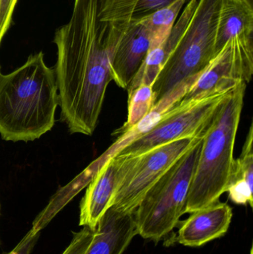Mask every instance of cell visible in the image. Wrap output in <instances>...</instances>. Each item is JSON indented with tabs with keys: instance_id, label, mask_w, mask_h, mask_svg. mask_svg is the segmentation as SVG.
<instances>
[{
	"instance_id": "cell-8",
	"label": "cell",
	"mask_w": 253,
	"mask_h": 254,
	"mask_svg": "<svg viewBox=\"0 0 253 254\" xmlns=\"http://www.w3.org/2000/svg\"><path fill=\"white\" fill-rule=\"evenodd\" d=\"M253 74V34L238 36L226 43L179 101L230 92L242 82L248 84Z\"/></svg>"
},
{
	"instance_id": "cell-9",
	"label": "cell",
	"mask_w": 253,
	"mask_h": 254,
	"mask_svg": "<svg viewBox=\"0 0 253 254\" xmlns=\"http://www.w3.org/2000/svg\"><path fill=\"white\" fill-rule=\"evenodd\" d=\"M233 219V209L227 203L211 204L191 213L181 224L175 241L188 247H201L225 235Z\"/></svg>"
},
{
	"instance_id": "cell-11",
	"label": "cell",
	"mask_w": 253,
	"mask_h": 254,
	"mask_svg": "<svg viewBox=\"0 0 253 254\" xmlns=\"http://www.w3.org/2000/svg\"><path fill=\"white\" fill-rule=\"evenodd\" d=\"M116 166L108 158L92 178L80 207V225L95 231L102 216L111 207L116 188Z\"/></svg>"
},
{
	"instance_id": "cell-15",
	"label": "cell",
	"mask_w": 253,
	"mask_h": 254,
	"mask_svg": "<svg viewBox=\"0 0 253 254\" xmlns=\"http://www.w3.org/2000/svg\"><path fill=\"white\" fill-rule=\"evenodd\" d=\"M251 34H253V4L247 0H223L217 31V54L231 39Z\"/></svg>"
},
{
	"instance_id": "cell-10",
	"label": "cell",
	"mask_w": 253,
	"mask_h": 254,
	"mask_svg": "<svg viewBox=\"0 0 253 254\" xmlns=\"http://www.w3.org/2000/svg\"><path fill=\"white\" fill-rule=\"evenodd\" d=\"M152 39L151 32L142 20H132L111 65V80L119 87L127 89L151 48Z\"/></svg>"
},
{
	"instance_id": "cell-4",
	"label": "cell",
	"mask_w": 253,
	"mask_h": 254,
	"mask_svg": "<svg viewBox=\"0 0 253 254\" xmlns=\"http://www.w3.org/2000/svg\"><path fill=\"white\" fill-rule=\"evenodd\" d=\"M202 144L201 139L146 194L133 213L138 235L158 243L180 224Z\"/></svg>"
},
{
	"instance_id": "cell-7",
	"label": "cell",
	"mask_w": 253,
	"mask_h": 254,
	"mask_svg": "<svg viewBox=\"0 0 253 254\" xmlns=\"http://www.w3.org/2000/svg\"><path fill=\"white\" fill-rule=\"evenodd\" d=\"M230 92L187 102L179 101L149 131L134 139L116 155H139L184 137L203 138Z\"/></svg>"
},
{
	"instance_id": "cell-2",
	"label": "cell",
	"mask_w": 253,
	"mask_h": 254,
	"mask_svg": "<svg viewBox=\"0 0 253 254\" xmlns=\"http://www.w3.org/2000/svg\"><path fill=\"white\" fill-rule=\"evenodd\" d=\"M59 105L53 68L43 52L13 72H0V134L7 141H32L53 128Z\"/></svg>"
},
{
	"instance_id": "cell-16",
	"label": "cell",
	"mask_w": 253,
	"mask_h": 254,
	"mask_svg": "<svg viewBox=\"0 0 253 254\" xmlns=\"http://www.w3.org/2000/svg\"><path fill=\"white\" fill-rule=\"evenodd\" d=\"M187 1L177 0L141 19L148 27L152 37L150 49L160 44L169 36L183 6Z\"/></svg>"
},
{
	"instance_id": "cell-12",
	"label": "cell",
	"mask_w": 253,
	"mask_h": 254,
	"mask_svg": "<svg viewBox=\"0 0 253 254\" xmlns=\"http://www.w3.org/2000/svg\"><path fill=\"white\" fill-rule=\"evenodd\" d=\"M198 0H190L175 22L169 36L162 43L150 49L142 65L128 86V95L141 85L153 86L163 65L175 50L197 6Z\"/></svg>"
},
{
	"instance_id": "cell-20",
	"label": "cell",
	"mask_w": 253,
	"mask_h": 254,
	"mask_svg": "<svg viewBox=\"0 0 253 254\" xmlns=\"http://www.w3.org/2000/svg\"><path fill=\"white\" fill-rule=\"evenodd\" d=\"M18 0H0V44L11 23Z\"/></svg>"
},
{
	"instance_id": "cell-23",
	"label": "cell",
	"mask_w": 253,
	"mask_h": 254,
	"mask_svg": "<svg viewBox=\"0 0 253 254\" xmlns=\"http://www.w3.org/2000/svg\"></svg>"
},
{
	"instance_id": "cell-17",
	"label": "cell",
	"mask_w": 253,
	"mask_h": 254,
	"mask_svg": "<svg viewBox=\"0 0 253 254\" xmlns=\"http://www.w3.org/2000/svg\"><path fill=\"white\" fill-rule=\"evenodd\" d=\"M154 104L155 98L152 86L141 85L136 88L128 95L127 120L116 132L121 135L138 125L150 113Z\"/></svg>"
},
{
	"instance_id": "cell-5",
	"label": "cell",
	"mask_w": 253,
	"mask_h": 254,
	"mask_svg": "<svg viewBox=\"0 0 253 254\" xmlns=\"http://www.w3.org/2000/svg\"><path fill=\"white\" fill-rule=\"evenodd\" d=\"M223 0H198L185 32L152 86L155 104L183 82L202 72L217 55Z\"/></svg>"
},
{
	"instance_id": "cell-1",
	"label": "cell",
	"mask_w": 253,
	"mask_h": 254,
	"mask_svg": "<svg viewBox=\"0 0 253 254\" xmlns=\"http://www.w3.org/2000/svg\"><path fill=\"white\" fill-rule=\"evenodd\" d=\"M137 1L74 0L69 21L55 32L59 104L71 133L92 135L98 126L114 55Z\"/></svg>"
},
{
	"instance_id": "cell-3",
	"label": "cell",
	"mask_w": 253,
	"mask_h": 254,
	"mask_svg": "<svg viewBox=\"0 0 253 254\" xmlns=\"http://www.w3.org/2000/svg\"><path fill=\"white\" fill-rule=\"evenodd\" d=\"M247 85L242 82L230 92L202 139L199 161L187 197L186 213L218 202L227 191L235 160V143Z\"/></svg>"
},
{
	"instance_id": "cell-22",
	"label": "cell",
	"mask_w": 253,
	"mask_h": 254,
	"mask_svg": "<svg viewBox=\"0 0 253 254\" xmlns=\"http://www.w3.org/2000/svg\"><path fill=\"white\" fill-rule=\"evenodd\" d=\"M250 254H253V246H252V247H251V252H250Z\"/></svg>"
},
{
	"instance_id": "cell-21",
	"label": "cell",
	"mask_w": 253,
	"mask_h": 254,
	"mask_svg": "<svg viewBox=\"0 0 253 254\" xmlns=\"http://www.w3.org/2000/svg\"><path fill=\"white\" fill-rule=\"evenodd\" d=\"M40 235V232H33L30 230L13 250L4 254H31L37 245Z\"/></svg>"
},
{
	"instance_id": "cell-19",
	"label": "cell",
	"mask_w": 253,
	"mask_h": 254,
	"mask_svg": "<svg viewBox=\"0 0 253 254\" xmlns=\"http://www.w3.org/2000/svg\"><path fill=\"white\" fill-rule=\"evenodd\" d=\"M177 0H138L134 10L132 21H139L156 10L172 4Z\"/></svg>"
},
{
	"instance_id": "cell-13",
	"label": "cell",
	"mask_w": 253,
	"mask_h": 254,
	"mask_svg": "<svg viewBox=\"0 0 253 254\" xmlns=\"http://www.w3.org/2000/svg\"><path fill=\"white\" fill-rule=\"evenodd\" d=\"M133 213L121 214L108 209L98 223L84 254H124L138 235Z\"/></svg>"
},
{
	"instance_id": "cell-18",
	"label": "cell",
	"mask_w": 253,
	"mask_h": 254,
	"mask_svg": "<svg viewBox=\"0 0 253 254\" xmlns=\"http://www.w3.org/2000/svg\"><path fill=\"white\" fill-rule=\"evenodd\" d=\"M95 231L83 227L78 232L73 234L72 240L62 254H84L90 246Z\"/></svg>"
},
{
	"instance_id": "cell-6",
	"label": "cell",
	"mask_w": 253,
	"mask_h": 254,
	"mask_svg": "<svg viewBox=\"0 0 253 254\" xmlns=\"http://www.w3.org/2000/svg\"><path fill=\"white\" fill-rule=\"evenodd\" d=\"M199 140L184 137L139 155L112 157L117 170L110 208L121 214H132L149 190Z\"/></svg>"
},
{
	"instance_id": "cell-14",
	"label": "cell",
	"mask_w": 253,
	"mask_h": 254,
	"mask_svg": "<svg viewBox=\"0 0 253 254\" xmlns=\"http://www.w3.org/2000/svg\"><path fill=\"white\" fill-rule=\"evenodd\" d=\"M253 125L251 124L242 154L235 158L227 191L236 204L253 206Z\"/></svg>"
}]
</instances>
